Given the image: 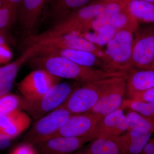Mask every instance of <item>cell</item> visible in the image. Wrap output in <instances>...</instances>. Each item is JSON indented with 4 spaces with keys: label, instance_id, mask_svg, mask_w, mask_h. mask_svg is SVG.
Wrapping results in <instances>:
<instances>
[{
    "label": "cell",
    "instance_id": "1",
    "mask_svg": "<svg viewBox=\"0 0 154 154\" xmlns=\"http://www.w3.org/2000/svg\"><path fill=\"white\" fill-rule=\"evenodd\" d=\"M30 58L31 65L43 69L61 79L74 80L82 84L114 77H127L128 72L105 70L81 65L56 55L39 56Z\"/></svg>",
    "mask_w": 154,
    "mask_h": 154
},
{
    "label": "cell",
    "instance_id": "2",
    "mask_svg": "<svg viewBox=\"0 0 154 154\" xmlns=\"http://www.w3.org/2000/svg\"><path fill=\"white\" fill-rule=\"evenodd\" d=\"M138 25H130L117 30L107 44L106 58L103 61L104 69L128 72L133 68L132 61L134 33Z\"/></svg>",
    "mask_w": 154,
    "mask_h": 154
},
{
    "label": "cell",
    "instance_id": "3",
    "mask_svg": "<svg viewBox=\"0 0 154 154\" xmlns=\"http://www.w3.org/2000/svg\"><path fill=\"white\" fill-rule=\"evenodd\" d=\"M123 78L114 77L83 84L82 87L75 88L60 107L66 108L73 114L86 113Z\"/></svg>",
    "mask_w": 154,
    "mask_h": 154
},
{
    "label": "cell",
    "instance_id": "4",
    "mask_svg": "<svg viewBox=\"0 0 154 154\" xmlns=\"http://www.w3.org/2000/svg\"><path fill=\"white\" fill-rule=\"evenodd\" d=\"M24 44L27 47L35 46L38 48H69L85 51L94 54L103 61L106 57L105 50L102 49L101 46L72 33L56 35L44 32L41 34H33L27 36L24 40Z\"/></svg>",
    "mask_w": 154,
    "mask_h": 154
},
{
    "label": "cell",
    "instance_id": "5",
    "mask_svg": "<svg viewBox=\"0 0 154 154\" xmlns=\"http://www.w3.org/2000/svg\"><path fill=\"white\" fill-rule=\"evenodd\" d=\"M78 87L77 84L58 83L44 95L36 100H27L22 97L20 109L28 113L34 120H38L63 104Z\"/></svg>",
    "mask_w": 154,
    "mask_h": 154
},
{
    "label": "cell",
    "instance_id": "6",
    "mask_svg": "<svg viewBox=\"0 0 154 154\" xmlns=\"http://www.w3.org/2000/svg\"><path fill=\"white\" fill-rule=\"evenodd\" d=\"M105 3L101 0L86 5L56 22L45 33L66 34L87 31L91 22L105 10Z\"/></svg>",
    "mask_w": 154,
    "mask_h": 154
},
{
    "label": "cell",
    "instance_id": "7",
    "mask_svg": "<svg viewBox=\"0 0 154 154\" xmlns=\"http://www.w3.org/2000/svg\"><path fill=\"white\" fill-rule=\"evenodd\" d=\"M73 114L64 107H59L37 120L23 137L22 142L34 145L48 139Z\"/></svg>",
    "mask_w": 154,
    "mask_h": 154
},
{
    "label": "cell",
    "instance_id": "8",
    "mask_svg": "<svg viewBox=\"0 0 154 154\" xmlns=\"http://www.w3.org/2000/svg\"><path fill=\"white\" fill-rule=\"evenodd\" d=\"M61 79L43 69L33 71L19 83L18 90L23 99L34 100L40 98L56 84Z\"/></svg>",
    "mask_w": 154,
    "mask_h": 154
},
{
    "label": "cell",
    "instance_id": "9",
    "mask_svg": "<svg viewBox=\"0 0 154 154\" xmlns=\"http://www.w3.org/2000/svg\"><path fill=\"white\" fill-rule=\"evenodd\" d=\"M135 33L132 46L133 68L152 69L154 63V26L137 29Z\"/></svg>",
    "mask_w": 154,
    "mask_h": 154
},
{
    "label": "cell",
    "instance_id": "10",
    "mask_svg": "<svg viewBox=\"0 0 154 154\" xmlns=\"http://www.w3.org/2000/svg\"><path fill=\"white\" fill-rule=\"evenodd\" d=\"M102 118L97 114L89 112L74 114L49 139L57 137H88L93 141V131Z\"/></svg>",
    "mask_w": 154,
    "mask_h": 154
},
{
    "label": "cell",
    "instance_id": "11",
    "mask_svg": "<svg viewBox=\"0 0 154 154\" xmlns=\"http://www.w3.org/2000/svg\"><path fill=\"white\" fill-rule=\"evenodd\" d=\"M123 110L119 108L102 117L93 131V139H113L128 131V122Z\"/></svg>",
    "mask_w": 154,
    "mask_h": 154
},
{
    "label": "cell",
    "instance_id": "12",
    "mask_svg": "<svg viewBox=\"0 0 154 154\" xmlns=\"http://www.w3.org/2000/svg\"><path fill=\"white\" fill-rule=\"evenodd\" d=\"M92 141L88 137H57L34 145L40 154H72L83 146Z\"/></svg>",
    "mask_w": 154,
    "mask_h": 154
},
{
    "label": "cell",
    "instance_id": "13",
    "mask_svg": "<svg viewBox=\"0 0 154 154\" xmlns=\"http://www.w3.org/2000/svg\"><path fill=\"white\" fill-rule=\"evenodd\" d=\"M33 46L36 49L35 56H59L81 65L104 69L103 61L91 52L69 48H45Z\"/></svg>",
    "mask_w": 154,
    "mask_h": 154
},
{
    "label": "cell",
    "instance_id": "14",
    "mask_svg": "<svg viewBox=\"0 0 154 154\" xmlns=\"http://www.w3.org/2000/svg\"><path fill=\"white\" fill-rule=\"evenodd\" d=\"M127 77L123 78L105 93L87 112L97 114L103 117L120 108L126 94Z\"/></svg>",
    "mask_w": 154,
    "mask_h": 154
},
{
    "label": "cell",
    "instance_id": "15",
    "mask_svg": "<svg viewBox=\"0 0 154 154\" xmlns=\"http://www.w3.org/2000/svg\"><path fill=\"white\" fill-rule=\"evenodd\" d=\"M152 134L146 130L134 128L113 139L122 154H140L151 138Z\"/></svg>",
    "mask_w": 154,
    "mask_h": 154
},
{
    "label": "cell",
    "instance_id": "16",
    "mask_svg": "<svg viewBox=\"0 0 154 154\" xmlns=\"http://www.w3.org/2000/svg\"><path fill=\"white\" fill-rule=\"evenodd\" d=\"M48 0H22L17 18L27 36L33 34Z\"/></svg>",
    "mask_w": 154,
    "mask_h": 154
},
{
    "label": "cell",
    "instance_id": "17",
    "mask_svg": "<svg viewBox=\"0 0 154 154\" xmlns=\"http://www.w3.org/2000/svg\"><path fill=\"white\" fill-rule=\"evenodd\" d=\"M35 55V48L29 46L16 60L0 67V96L10 93L20 68Z\"/></svg>",
    "mask_w": 154,
    "mask_h": 154
},
{
    "label": "cell",
    "instance_id": "18",
    "mask_svg": "<svg viewBox=\"0 0 154 154\" xmlns=\"http://www.w3.org/2000/svg\"><path fill=\"white\" fill-rule=\"evenodd\" d=\"M126 94L128 99L133 95L154 87V69L133 68L126 79Z\"/></svg>",
    "mask_w": 154,
    "mask_h": 154
},
{
    "label": "cell",
    "instance_id": "19",
    "mask_svg": "<svg viewBox=\"0 0 154 154\" xmlns=\"http://www.w3.org/2000/svg\"><path fill=\"white\" fill-rule=\"evenodd\" d=\"M90 1L54 0L49 10V17L55 23L74 11L86 6Z\"/></svg>",
    "mask_w": 154,
    "mask_h": 154
},
{
    "label": "cell",
    "instance_id": "20",
    "mask_svg": "<svg viewBox=\"0 0 154 154\" xmlns=\"http://www.w3.org/2000/svg\"><path fill=\"white\" fill-rule=\"evenodd\" d=\"M72 154H122L113 139L97 138Z\"/></svg>",
    "mask_w": 154,
    "mask_h": 154
},
{
    "label": "cell",
    "instance_id": "21",
    "mask_svg": "<svg viewBox=\"0 0 154 154\" xmlns=\"http://www.w3.org/2000/svg\"><path fill=\"white\" fill-rule=\"evenodd\" d=\"M128 7L137 22H154V3L143 0H128Z\"/></svg>",
    "mask_w": 154,
    "mask_h": 154
},
{
    "label": "cell",
    "instance_id": "22",
    "mask_svg": "<svg viewBox=\"0 0 154 154\" xmlns=\"http://www.w3.org/2000/svg\"><path fill=\"white\" fill-rule=\"evenodd\" d=\"M117 30L110 25H105L100 30L94 31L93 32L89 31H84L79 33H74L86 38L94 44L102 46L107 44L113 36Z\"/></svg>",
    "mask_w": 154,
    "mask_h": 154
},
{
    "label": "cell",
    "instance_id": "23",
    "mask_svg": "<svg viewBox=\"0 0 154 154\" xmlns=\"http://www.w3.org/2000/svg\"><path fill=\"white\" fill-rule=\"evenodd\" d=\"M125 114L129 129L141 128L146 130L151 133H154V120L128 109Z\"/></svg>",
    "mask_w": 154,
    "mask_h": 154
},
{
    "label": "cell",
    "instance_id": "24",
    "mask_svg": "<svg viewBox=\"0 0 154 154\" xmlns=\"http://www.w3.org/2000/svg\"><path fill=\"white\" fill-rule=\"evenodd\" d=\"M120 108L130 109L154 120V102H144L124 99Z\"/></svg>",
    "mask_w": 154,
    "mask_h": 154
},
{
    "label": "cell",
    "instance_id": "25",
    "mask_svg": "<svg viewBox=\"0 0 154 154\" xmlns=\"http://www.w3.org/2000/svg\"><path fill=\"white\" fill-rule=\"evenodd\" d=\"M31 119L28 113L22 111L20 116L2 133L14 139L30 126Z\"/></svg>",
    "mask_w": 154,
    "mask_h": 154
},
{
    "label": "cell",
    "instance_id": "26",
    "mask_svg": "<svg viewBox=\"0 0 154 154\" xmlns=\"http://www.w3.org/2000/svg\"><path fill=\"white\" fill-rule=\"evenodd\" d=\"M109 25L117 31L130 25H138V22L131 14L127 7L111 17Z\"/></svg>",
    "mask_w": 154,
    "mask_h": 154
},
{
    "label": "cell",
    "instance_id": "27",
    "mask_svg": "<svg viewBox=\"0 0 154 154\" xmlns=\"http://www.w3.org/2000/svg\"><path fill=\"white\" fill-rule=\"evenodd\" d=\"M17 19V11L12 6L5 5L0 7V31L11 27Z\"/></svg>",
    "mask_w": 154,
    "mask_h": 154
},
{
    "label": "cell",
    "instance_id": "28",
    "mask_svg": "<svg viewBox=\"0 0 154 154\" xmlns=\"http://www.w3.org/2000/svg\"><path fill=\"white\" fill-rule=\"evenodd\" d=\"M22 112L21 110H15L0 117V132H2L4 130L10 126Z\"/></svg>",
    "mask_w": 154,
    "mask_h": 154
},
{
    "label": "cell",
    "instance_id": "29",
    "mask_svg": "<svg viewBox=\"0 0 154 154\" xmlns=\"http://www.w3.org/2000/svg\"><path fill=\"white\" fill-rule=\"evenodd\" d=\"M38 153L33 145L22 142L13 149L11 154H38Z\"/></svg>",
    "mask_w": 154,
    "mask_h": 154
},
{
    "label": "cell",
    "instance_id": "30",
    "mask_svg": "<svg viewBox=\"0 0 154 154\" xmlns=\"http://www.w3.org/2000/svg\"><path fill=\"white\" fill-rule=\"evenodd\" d=\"M129 99L144 102H154V87L143 92L137 93Z\"/></svg>",
    "mask_w": 154,
    "mask_h": 154
},
{
    "label": "cell",
    "instance_id": "31",
    "mask_svg": "<svg viewBox=\"0 0 154 154\" xmlns=\"http://www.w3.org/2000/svg\"><path fill=\"white\" fill-rule=\"evenodd\" d=\"M13 54L8 44L0 45V64L8 62Z\"/></svg>",
    "mask_w": 154,
    "mask_h": 154
},
{
    "label": "cell",
    "instance_id": "32",
    "mask_svg": "<svg viewBox=\"0 0 154 154\" xmlns=\"http://www.w3.org/2000/svg\"><path fill=\"white\" fill-rule=\"evenodd\" d=\"M13 139L0 132V150L8 148L11 145Z\"/></svg>",
    "mask_w": 154,
    "mask_h": 154
},
{
    "label": "cell",
    "instance_id": "33",
    "mask_svg": "<svg viewBox=\"0 0 154 154\" xmlns=\"http://www.w3.org/2000/svg\"><path fill=\"white\" fill-rule=\"evenodd\" d=\"M140 154H154V137L149 140Z\"/></svg>",
    "mask_w": 154,
    "mask_h": 154
},
{
    "label": "cell",
    "instance_id": "34",
    "mask_svg": "<svg viewBox=\"0 0 154 154\" xmlns=\"http://www.w3.org/2000/svg\"><path fill=\"white\" fill-rule=\"evenodd\" d=\"M3 1L5 4L12 6L14 8L16 9L18 12L22 0H3Z\"/></svg>",
    "mask_w": 154,
    "mask_h": 154
},
{
    "label": "cell",
    "instance_id": "35",
    "mask_svg": "<svg viewBox=\"0 0 154 154\" xmlns=\"http://www.w3.org/2000/svg\"><path fill=\"white\" fill-rule=\"evenodd\" d=\"M7 44V40L6 36L2 31H0V45Z\"/></svg>",
    "mask_w": 154,
    "mask_h": 154
},
{
    "label": "cell",
    "instance_id": "36",
    "mask_svg": "<svg viewBox=\"0 0 154 154\" xmlns=\"http://www.w3.org/2000/svg\"><path fill=\"white\" fill-rule=\"evenodd\" d=\"M102 1L105 3H107L111 2H122V1H126V0H102Z\"/></svg>",
    "mask_w": 154,
    "mask_h": 154
},
{
    "label": "cell",
    "instance_id": "37",
    "mask_svg": "<svg viewBox=\"0 0 154 154\" xmlns=\"http://www.w3.org/2000/svg\"><path fill=\"white\" fill-rule=\"evenodd\" d=\"M4 5H5V3H4V1L3 0H0V7H2Z\"/></svg>",
    "mask_w": 154,
    "mask_h": 154
},
{
    "label": "cell",
    "instance_id": "38",
    "mask_svg": "<svg viewBox=\"0 0 154 154\" xmlns=\"http://www.w3.org/2000/svg\"><path fill=\"white\" fill-rule=\"evenodd\" d=\"M143 1L149 2L154 3V0H143Z\"/></svg>",
    "mask_w": 154,
    "mask_h": 154
},
{
    "label": "cell",
    "instance_id": "39",
    "mask_svg": "<svg viewBox=\"0 0 154 154\" xmlns=\"http://www.w3.org/2000/svg\"><path fill=\"white\" fill-rule=\"evenodd\" d=\"M152 69H154V63L153 65L152 68Z\"/></svg>",
    "mask_w": 154,
    "mask_h": 154
}]
</instances>
